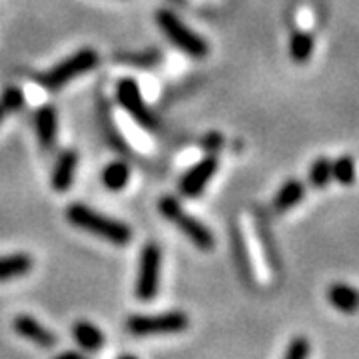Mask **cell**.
I'll list each match as a JSON object with an SVG mask.
<instances>
[{
  "label": "cell",
  "instance_id": "1",
  "mask_svg": "<svg viewBox=\"0 0 359 359\" xmlns=\"http://www.w3.org/2000/svg\"><path fill=\"white\" fill-rule=\"evenodd\" d=\"M66 219L80 230L88 231L92 236H98L106 242L116 245H126L132 240V230L128 224L120 219L104 216L100 212L92 210L86 204H70L66 208Z\"/></svg>",
  "mask_w": 359,
  "mask_h": 359
},
{
  "label": "cell",
  "instance_id": "2",
  "mask_svg": "<svg viewBox=\"0 0 359 359\" xmlns=\"http://www.w3.org/2000/svg\"><path fill=\"white\" fill-rule=\"evenodd\" d=\"M158 210H160V214L168 219V222H172L176 228H178L190 242H192L198 250H202V252H210L214 244H216V240H214V233L210 231V228L202 224L200 219H196L192 214H188L176 198H172V196H162L160 198V202H158Z\"/></svg>",
  "mask_w": 359,
  "mask_h": 359
},
{
  "label": "cell",
  "instance_id": "3",
  "mask_svg": "<svg viewBox=\"0 0 359 359\" xmlns=\"http://www.w3.org/2000/svg\"><path fill=\"white\" fill-rule=\"evenodd\" d=\"M98 60H100V56H98V52L94 50V48H82V50L74 52L72 56L65 58L62 62L52 66L50 70L40 74L36 80H39V84L42 88L56 92V90L66 86L68 82H72L78 76L90 72L92 68H96Z\"/></svg>",
  "mask_w": 359,
  "mask_h": 359
},
{
  "label": "cell",
  "instance_id": "4",
  "mask_svg": "<svg viewBox=\"0 0 359 359\" xmlns=\"http://www.w3.org/2000/svg\"><path fill=\"white\" fill-rule=\"evenodd\" d=\"M156 25L168 36V40L178 46L180 50L186 52L192 58H205L208 54V42L200 34H196L192 28L184 25L176 14L168 8H162L156 13Z\"/></svg>",
  "mask_w": 359,
  "mask_h": 359
},
{
  "label": "cell",
  "instance_id": "5",
  "mask_svg": "<svg viewBox=\"0 0 359 359\" xmlns=\"http://www.w3.org/2000/svg\"><path fill=\"white\" fill-rule=\"evenodd\" d=\"M188 316L184 311H164L158 316H130L126 327L132 335L146 337V335H166L182 334L188 327Z\"/></svg>",
  "mask_w": 359,
  "mask_h": 359
},
{
  "label": "cell",
  "instance_id": "6",
  "mask_svg": "<svg viewBox=\"0 0 359 359\" xmlns=\"http://www.w3.org/2000/svg\"><path fill=\"white\" fill-rule=\"evenodd\" d=\"M116 100L126 110V114L144 130L158 128V118L154 112L146 106L142 96L140 84L134 78H122L116 84Z\"/></svg>",
  "mask_w": 359,
  "mask_h": 359
},
{
  "label": "cell",
  "instance_id": "7",
  "mask_svg": "<svg viewBox=\"0 0 359 359\" xmlns=\"http://www.w3.org/2000/svg\"><path fill=\"white\" fill-rule=\"evenodd\" d=\"M162 250L158 244H146L140 254V268L136 278V295L142 302H152L160 287Z\"/></svg>",
  "mask_w": 359,
  "mask_h": 359
},
{
  "label": "cell",
  "instance_id": "8",
  "mask_svg": "<svg viewBox=\"0 0 359 359\" xmlns=\"http://www.w3.org/2000/svg\"><path fill=\"white\" fill-rule=\"evenodd\" d=\"M218 172V158L216 156H205L200 162H196L182 178H180V192L186 198H196L204 192L208 182L214 178V174Z\"/></svg>",
  "mask_w": 359,
  "mask_h": 359
},
{
  "label": "cell",
  "instance_id": "9",
  "mask_svg": "<svg viewBox=\"0 0 359 359\" xmlns=\"http://www.w3.org/2000/svg\"><path fill=\"white\" fill-rule=\"evenodd\" d=\"M14 332L25 337L28 341H32L34 346L39 347H54L56 344V335L52 334L48 327H44L39 320H34L32 316H26V313H20L14 318Z\"/></svg>",
  "mask_w": 359,
  "mask_h": 359
},
{
  "label": "cell",
  "instance_id": "10",
  "mask_svg": "<svg viewBox=\"0 0 359 359\" xmlns=\"http://www.w3.org/2000/svg\"><path fill=\"white\" fill-rule=\"evenodd\" d=\"M78 166V152L76 150H65L62 154L58 156L54 170H52V190L54 192H66L72 188V182L76 176Z\"/></svg>",
  "mask_w": 359,
  "mask_h": 359
},
{
  "label": "cell",
  "instance_id": "11",
  "mask_svg": "<svg viewBox=\"0 0 359 359\" xmlns=\"http://www.w3.org/2000/svg\"><path fill=\"white\" fill-rule=\"evenodd\" d=\"M34 128H36V138L44 150H50L56 144V134H58V112L56 108L46 104L40 106L34 114Z\"/></svg>",
  "mask_w": 359,
  "mask_h": 359
},
{
  "label": "cell",
  "instance_id": "12",
  "mask_svg": "<svg viewBox=\"0 0 359 359\" xmlns=\"http://www.w3.org/2000/svg\"><path fill=\"white\" fill-rule=\"evenodd\" d=\"M98 120H100V126H102L106 140L110 142L118 152H122V154H130L128 144H126V140L122 138V132H120L118 126H116L114 118H112V112H110V106H108L106 100H100V102H98Z\"/></svg>",
  "mask_w": 359,
  "mask_h": 359
},
{
  "label": "cell",
  "instance_id": "13",
  "mask_svg": "<svg viewBox=\"0 0 359 359\" xmlns=\"http://www.w3.org/2000/svg\"><path fill=\"white\" fill-rule=\"evenodd\" d=\"M32 269V257L28 254H8L0 256V282L26 276Z\"/></svg>",
  "mask_w": 359,
  "mask_h": 359
},
{
  "label": "cell",
  "instance_id": "14",
  "mask_svg": "<svg viewBox=\"0 0 359 359\" xmlns=\"http://www.w3.org/2000/svg\"><path fill=\"white\" fill-rule=\"evenodd\" d=\"M72 335L78 341V346L82 349H88V351H98L106 341L102 332L90 321H76L72 325Z\"/></svg>",
  "mask_w": 359,
  "mask_h": 359
},
{
  "label": "cell",
  "instance_id": "15",
  "mask_svg": "<svg viewBox=\"0 0 359 359\" xmlns=\"http://www.w3.org/2000/svg\"><path fill=\"white\" fill-rule=\"evenodd\" d=\"M100 180H102L106 190H110V192H120V190H124L126 184H128L130 168L126 166V162H122V160L110 162V164L102 170Z\"/></svg>",
  "mask_w": 359,
  "mask_h": 359
},
{
  "label": "cell",
  "instance_id": "16",
  "mask_svg": "<svg viewBox=\"0 0 359 359\" xmlns=\"http://www.w3.org/2000/svg\"><path fill=\"white\" fill-rule=\"evenodd\" d=\"M304 194H306V188H304V184L299 180H287L282 188H280V192L276 194L273 208L278 212H285V210H290V208L299 204L302 198H304Z\"/></svg>",
  "mask_w": 359,
  "mask_h": 359
},
{
  "label": "cell",
  "instance_id": "17",
  "mask_svg": "<svg viewBox=\"0 0 359 359\" xmlns=\"http://www.w3.org/2000/svg\"><path fill=\"white\" fill-rule=\"evenodd\" d=\"M327 297H330L332 306L344 313H353L358 309V292L347 283H334L330 287Z\"/></svg>",
  "mask_w": 359,
  "mask_h": 359
},
{
  "label": "cell",
  "instance_id": "18",
  "mask_svg": "<svg viewBox=\"0 0 359 359\" xmlns=\"http://www.w3.org/2000/svg\"><path fill=\"white\" fill-rule=\"evenodd\" d=\"M313 52V36L306 30H297L290 39V56L297 65H304L311 58Z\"/></svg>",
  "mask_w": 359,
  "mask_h": 359
},
{
  "label": "cell",
  "instance_id": "19",
  "mask_svg": "<svg viewBox=\"0 0 359 359\" xmlns=\"http://www.w3.org/2000/svg\"><path fill=\"white\" fill-rule=\"evenodd\" d=\"M116 60L118 62H124L130 66H140V68H150L162 62V52L160 50H142V52H122V54H116Z\"/></svg>",
  "mask_w": 359,
  "mask_h": 359
},
{
  "label": "cell",
  "instance_id": "20",
  "mask_svg": "<svg viewBox=\"0 0 359 359\" xmlns=\"http://www.w3.org/2000/svg\"><path fill=\"white\" fill-rule=\"evenodd\" d=\"M22 104H25V94H22V90L16 88V86H8V88L2 92V96H0V122L4 120V116L6 114L20 110Z\"/></svg>",
  "mask_w": 359,
  "mask_h": 359
},
{
  "label": "cell",
  "instance_id": "21",
  "mask_svg": "<svg viewBox=\"0 0 359 359\" xmlns=\"http://www.w3.org/2000/svg\"><path fill=\"white\" fill-rule=\"evenodd\" d=\"M332 178H335L339 184H344V186L353 184V180H355V164H353V158L341 156L339 160H335L334 164H332Z\"/></svg>",
  "mask_w": 359,
  "mask_h": 359
},
{
  "label": "cell",
  "instance_id": "22",
  "mask_svg": "<svg viewBox=\"0 0 359 359\" xmlns=\"http://www.w3.org/2000/svg\"><path fill=\"white\" fill-rule=\"evenodd\" d=\"M332 180V162L327 158H318L309 168V182L316 188H325Z\"/></svg>",
  "mask_w": 359,
  "mask_h": 359
},
{
  "label": "cell",
  "instance_id": "23",
  "mask_svg": "<svg viewBox=\"0 0 359 359\" xmlns=\"http://www.w3.org/2000/svg\"><path fill=\"white\" fill-rule=\"evenodd\" d=\"M309 355V341L306 337H295L285 351L283 359H308Z\"/></svg>",
  "mask_w": 359,
  "mask_h": 359
},
{
  "label": "cell",
  "instance_id": "24",
  "mask_svg": "<svg viewBox=\"0 0 359 359\" xmlns=\"http://www.w3.org/2000/svg\"><path fill=\"white\" fill-rule=\"evenodd\" d=\"M118 359H138V358H134V355H120Z\"/></svg>",
  "mask_w": 359,
  "mask_h": 359
},
{
  "label": "cell",
  "instance_id": "25",
  "mask_svg": "<svg viewBox=\"0 0 359 359\" xmlns=\"http://www.w3.org/2000/svg\"><path fill=\"white\" fill-rule=\"evenodd\" d=\"M170 2H176V4H184L186 0H170Z\"/></svg>",
  "mask_w": 359,
  "mask_h": 359
}]
</instances>
